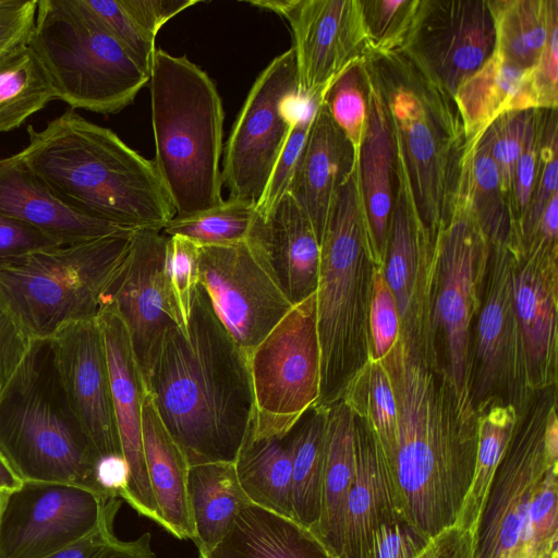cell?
<instances>
[{
	"mask_svg": "<svg viewBox=\"0 0 558 558\" xmlns=\"http://www.w3.org/2000/svg\"><path fill=\"white\" fill-rule=\"evenodd\" d=\"M398 412L397 439L385 454L403 519L430 538L454 524L477 449L471 389L458 391L447 368L410 353L400 336L381 360Z\"/></svg>",
	"mask_w": 558,
	"mask_h": 558,
	"instance_id": "obj_1",
	"label": "cell"
},
{
	"mask_svg": "<svg viewBox=\"0 0 558 558\" xmlns=\"http://www.w3.org/2000/svg\"><path fill=\"white\" fill-rule=\"evenodd\" d=\"M144 383L189 465L235 461L254 412L248 356L201 283L186 327L166 330Z\"/></svg>",
	"mask_w": 558,
	"mask_h": 558,
	"instance_id": "obj_2",
	"label": "cell"
},
{
	"mask_svg": "<svg viewBox=\"0 0 558 558\" xmlns=\"http://www.w3.org/2000/svg\"><path fill=\"white\" fill-rule=\"evenodd\" d=\"M27 134L17 157L71 209L132 230H162L175 216L154 160L110 129L70 108Z\"/></svg>",
	"mask_w": 558,
	"mask_h": 558,
	"instance_id": "obj_3",
	"label": "cell"
},
{
	"mask_svg": "<svg viewBox=\"0 0 558 558\" xmlns=\"http://www.w3.org/2000/svg\"><path fill=\"white\" fill-rule=\"evenodd\" d=\"M149 92L154 163L175 216L220 205L223 108L215 83L185 56L156 49Z\"/></svg>",
	"mask_w": 558,
	"mask_h": 558,
	"instance_id": "obj_4",
	"label": "cell"
},
{
	"mask_svg": "<svg viewBox=\"0 0 558 558\" xmlns=\"http://www.w3.org/2000/svg\"><path fill=\"white\" fill-rule=\"evenodd\" d=\"M375 267L355 165L333 197L320 239L319 405L340 399L371 357L368 312Z\"/></svg>",
	"mask_w": 558,
	"mask_h": 558,
	"instance_id": "obj_5",
	"label": "cell"
},
{
	"mask_svg": "<svg viewBox=\"0 0 558 558\" xmlns=\"http://www.w3.org/2000/svg\"><path fill=\"white\" fill-rule=\"evenodd\" d=\"M0 454L22 482L72 484L110 496L98 482L99 456L68 401L50 339H32L0 393Z\"/></svg>",
	"mask_w": 558,
	"mask_h": 558,
	"instance_id": "obj_6",
	"label": "cell"
},
{
	"mask_svg": "<svg viewBox=\"0 0 558 558\" xmlns=\"http://www.w3.org/2000/svg\"><path fill=\"white\" fill-rule=\"evenodd\" d=\"M366 63L391 120L397 159L404 172L420 225L432 239L447 223L454 203L465 141L449 97L399 51ZM452 99V98H451Z\"/></svg>",
	"mask_w": 558,
	"mask_h": 558,
	"instance_id": "obj_7",
	"label": "cell"
},
{
	"mask_svg": "<svg viewBox=\"0 0 558 558\" xmlns=\"http://www.w3.org/2000/svg\"><path fill=\"white\" fill-rule=\"evenodd\" d=\"M135 230L58 244L0 263V300L31 339L97 318Z\"/></svg>",
	"mask_w": 558,
	"mask_h": 558,
	"instance_id": "obj_8",
	"label": "cell"
},
{
	"mask_svg": "<svg viewBox=\"0 0 558 558\" xmlns=\"http://www.w3.org/2000/svg\"><path fill=\"white\" fill-rule=\"evenodd\" d=\"M28 46L57 100L71 109L113 114L149 82V73L84 0H39Z\"/></svg>",
	"mask_w": 558,
	"mask_h": 558,
	"instance_id": "obj_9",
	"label": "cell"
},
{
	"mask_svg": "<svg viewBox=\"0 0 558 558\" xmlns=\"http://www.w3.org/2000/svg\"><path fill=\"white\" fill-rule=\"evenodd\" d=\"M316 292L281 318L248 354L254 412L248 430L288 434L320 397Z\"/></svg>",
	"mask_w": 558,
	"mask_h": 558,
	"instance_id": "obj_10",
	"label": "cell"
},
{
	"mask_svg": "<svg viewBox=\"0 0 558 558\" xmlns=\"http://www.w3.org/2000/svg\"><path fill=\"white\" fill-rule=\"evenodd\" d=\"M521 414L496 469L475 534V558H532L531 512L548 472L545 449L555 387L537 392Z\"/></svg>",
	"mask_w": 558,
	"mask_h": 558,
	"instance_id": "obj_11",
	"label": "cell"
},
{
	"mask_svg": "<svg viewBox=\"0 0 558 558\" xmlns=\"http://www.w3.org/2000/svg\"><path fill=\"white\" fill-rule=\"evenodd\" d=\"M305 99L291 47L256 77L227 140L221 175L229 198L257 205Z\"/></svg>",
	"mask_w": 558,
	"mask_h": 558,
	"instance_id": "obj_12",
	"label": "cell"
},
{
	"mask_svg": "<svg viewBox=\"0 0 558 558\" xmlns=\"http://www.w3.org/2000/svg\"><path fill=\"white\" fill-rule=\"evenodd\" d=\"M490 251L471 354V393L477 413L494 402L522 413L529 389L514 305V257L510 241L489 242Z\"/></svg>",
	"mask_w": 558,
	"mask_h": 558,
	"instance_id": "obj_13",
	"label": "cell"
},
{
	"mask_svg": "<svg viewBox=\"0 0 558 558\" xmlns=\"http://www.w3.org/2000/svg\"><path fill=\"white\" fill-rule=\"evenodd\" d=\"M119 497L64 483L24 481L0 511V558H50L114 518Z\"/></svg>",
	"mask_w": 558,
	"mask_h": 558,
	"instance_id": "obj_14",
	"label": "cell"
},
{
	"mask_svg": "<svg viewBox=\"0 0 558 558\" xmlns=\"http://www.w3.org/2000/svg\"><path fill=\"white\" fill-rule=\"evenodd\" d=\"M434 319L445 335L447 371L458 391L471 389V323L478 313L490 243L468 204L456 196L436 236Z\"/></svg>",
	"mask_w": 558,
	"mask_h": 558,
	"instance_id": "obj_15",
	"label": "cell"
},
{
	"mask_svg": "<svg viewBox=\"0 0 558 558\" xmlns=\"http://www.w3.org/2000/svg\"><path fill=\"white\" fill-rule=\"evenodd\" d=\"M495 47L488 1L420 0L397 51L453 99L458 87L490 58Z\"/></svg>",
	"mask_w": 558,
	"mask_h": 558,
	"instance_id": "obj_16",
	"label": "cell"
},
{
	"mask_svg": "<svg viewBox=\"0 0 558 558\" xmlns=\"http://www.w3.org/2000/svg\"><path fill=\"white\" fill-rule=\"evenodd\" d=\"M199 283L218 319L247 356L293 307L246 241L199 246Z\"/></svg>",
	"mask_w": 558,
	"mask_h": 558,
	"instance_id": "obj_17",
	"label": "cell"
},
{
	"mask_svg": "<svg viewBox=\"0 0 558 558\" xmlns=\"http://www.w3.org/2000/svg\"><path fill=\"white\" fill-rule=\"evenodd\" d=\"M282 16L290 25L299 95L320 97L351 64L371 56L361 0L246 1Z\"/></svg>",
	"mask_w": 558,
	"mask_h": 558,
	"instance_id": "obj_18",
	"label": "cell"
},
{
	"mask_svg": "<svg viewBox=\"0 0 558 558\" xmlns=\"http://www.w3.org/2000/svg\"><path fill=\"white\" fill-rule=\"evenodd\" d=\"M167 241L162 230H135L102 300L124 323L143 378L166 330L177 325L165 287Z\"/></svg>",
	"mask_w": 558,
	"mask_h": 558,
	"instance_id": "obj_19",
	"label": "cell"
},
{
	"mask_svg": "<svg viewBox=\"0 0 558 558\" xmlns=\"http://www.w3.org/2000/svg\"><path fill=\"white\" fill-rule=\"evenodd\" d=\"M510 245L527 386L535 393L557 381V242L536 234Z\"/></svg>",
	"mask_w": 558,
	"mask_h": 558,
	"instance_id": "obj_20",
	"label": "cell"
},
{
	"mask_svg": "<svg viewBox=\"0 0 558 558\" xmlns=\"http://www.w3.org/2000/svg\"><path fill=\"white\" fill-rule=\"evenodd\" d=\"M50 341L68 401L99 458L123 457L98 318L68 324Z\"/></svg>",
	"mask_w": 558,
	"mask_h": 558,
	"instance_id": "obj_21",
	"label": "cell"
},
{
	"mask_svg": "<svg viewBox=\"0 0 558 558\" xmlns=\"http://www.w3.org/2000/svg\"><path fill=\"white\" fill-rule=\"evenodd\" d=\"M108 365L112 407L126 480L120 497L161 526V518L149 484L143 447L145 383L124 323L110 306L98 315Z\"/></svg>",
	"mask_w": 558,
	"mask_h": 558,
	"instance_id": "obj_22",
	"label": "cell"
},
{
	"mask_svg": "<svg viewBox=\"0 0 558 558\" xmlns=\"http://www.w3.org/2000/svg\"><path fill=\"white\" fill-rule=\"evenodd\" d=\"M343 398L354 414L355 473L347 500L340 558H368L374 532L404 519L385 453L362 401L352 392Z\"/></svg>",
	"mask_w": 558,
	"mask_h": 558,
	"instance_id": "obj_23",
	"label": "cell"
},
{
	"mask_svg": "<svg viewBox=\"0 0 558 558\" xmlns=\"http://www.w3.org/2000/svg\"><path fill=\"white\" fill-rule=\"evenodd\" d=\"M246 242L293 305L316 292L320 242L310 218L290 194L267 213L256 211Z\"/></svg>",
	"mask_w": 558,
	"mask_h": 558,
	"instance_id": "obj_24",
	"label": "cell"
},
{
	"mask_svg": "<svg viewBox=\"0 0 558 558\" xmlns=\"http://www.w3.org/2000/svg\"><path fill=\"white\" fill-rule=\"evenodd\" d=\"M366 71L367 121L356 155V171L373 258L376 266L384 267L395 202L392 177L397 172V148L386 102Z\"/></svg>",
	"mask_w": 558,
	"mask_h": 558,
	"instance_id": "obj_25",
	"label": "cell"
},
{
	"mask_svg": "<svg viewBox=\"0 0 558 558\" xmlns=\"http://www.w3.org/2000/svg\"><path fill=\"white\" fill-rule=\"evenodd\" d=\"M0 213L41 231L61 244L132 230L71 209L47 189L16 154L0 159Z\"/></svg>",
	"mask_w": 558,
	"mask_h": 558,
	"instance_id": "obj_26",
	"label": "cell"
},
{
	"mask_svg": "<svg viewBox=\"0 0 558 558\" xmlns=\"http://www.w3.org/2000/svg\"><path fill=\"white\" fill-rule=\"evenodd\" d=\"M355 165L352 145L320 100L288 193L310 218L319 242L333 197Z\"/></svg>",
	"mask_w": 558,
	"mask_h": 558,
	"instance_id": "obj_27",
	"label": "cell"
},
{
	"mask_svg": "<svg viewBox=\"0 0 558 558\" xmlns=\"http://www.w3.org/2000/svg\"><path fill=\"white\" fill-rule=\"evenodd\" d=\"M465 145L476 141L500 116L539 108L534 68H521L495 49L453 96Z\"/></svg>",
	"mask_w": 558,
	"mask_h": 558,
	"instance_id": "obj_28",
	"label": "cell"
},
{
	"mask_svg": "<svg viewBox=\"0 0 558 558\" xmlns=\"http://www.w3.org/2000/svg\"><path fill=\"white\" fill-rule=\"evenodd\" d=\"M142 414L146 469L160 513L161 526L180 539L193 541L194 525L187 494V460L163 426L147 391Z\"/></svg>",
	"mask_w": 558,
	"mask_h": 558,
	"instance_id": "obj_29",
	"label": "cell"
},
{
	"mask_svg": "<svg viewBox=\"0 0 558 558\" xmlns=\"http://www.w3.org/2000/svg\"><path fill=\"white\" fill-rule=\"evenodd\" d=\"M199 558H337L311 530L251 504L226 536Z\"/></svg>",
	"mask_w": 558,
	"mask_h": 558,
	"instance_id": "obj_30",
	"label": "cell"
},
{
	"mask_svg": "<svg viewBox=\"0 0 558 558\" xmlns=\"http://www.w3.org/2000/svg\"><path fill=\"white\" fill-rule=\"evenodd\" d=\"M327 408L322 512L315 534L340 558L347 500L355 473L354 414L343 397Z\"/></svg>",
	"mask_w": 558,
	"mask_h": 558,
	"instance_id": "obj_31",
	"label": "cell"
},
{
	"mask_svg": "<svg viewBox=\"0 0 558 558\" xmlns=\"http://www.w3.org/2000/svg\"><path fill=\"white\" fill-rule=\"evenodd\" d=\"M187 494L199 557L228 533L236 514L252 502L243 492L234 462L190 465Z\"/></svg>",
	"mask_w": 558,
	"mask_h": 558,
	"instance_id": "obj_32",
	"label": "cell"
},
{
	"mask_svg": "<svg viewBox=\"0 0 558 558\" xmlns=\"http://www.w3.org/2000/svg\"><path fill=\"white\" fill-rule=\"evenodd\" d=\"M234 466L252 504L292 519V429L274 436H257L247 429Z\"/></svg>",
	"mask_w": 558,
	"mask_h": 558,
	"instance_id": "obj_33",
	"label": "cell"
},
{
	"mask_svg": "<svg viewBox=\"0 0 558 558\" xmlns=\"http://www.w3.org/2000/svg\"><path fill=\"white\" fill-rule=\"evenodd\" d=\"M327 409L315 404L292 428V519L314 534L322 512Z\"/></svg>",
	"mask_w": 558,
	"mask_h": 558,
	"instance_id": "obj_34",
	"label": "cell"
},
{
	"mask_svg": "<svg viewBox=\"0 0 558 558\" xmlns=\"http://www.w3.org/2000/svg\"><path fill=\"white\" fill-rule=\"evenodd\" d=\"M488 2L495 23V49L521 68H535L545 47L550 23L558 15V1Z\"/></svg>",
	"mask_w": 558,
	"mask_h": 558,
	"instance_id": "obj_35",
	"label": "cell"
},
{
	"mask_svg": "<svg viewBox=\"0 0 558 558\" xmlns=\"http://www.w3.org/2000/svg\"><path fill=\"white\" fill-rule=\"evenodd\" d=\"M520 416L514 405L500 402H495L478 413L474 473L454 522V525L474 535L496 469Z\"/></svg>",
	"mask_w": 558,
	"mask_h": 558,
	"instance_id": "obj_36",
	"label": "cell"
},
{
	"mask_svg": "<svg viewBox=\"0 0 558 558\" xmlns=\"http://www.w3.org/2000/svg\"><path fill=\"white\" fill-rule=\"evenodd\" d=\"M52 100L54 88L28 44L0 58V133L21 126Z\"/></svg>",
	"mask_w": 558,
	"mask_h": 558,
	"instance_id": "obj_37",
	"label": "cell"
},
{
	"mask_svg": "<svg viewBox=\"0 0 558 558\" xmlns=\"http://www.w3.org/2000/svg\"><path fill=\"white\" fill-rule=\"evenodd\" d=\"M255 216L256 205L228 198L202 213L174 216L162 232L185 238L198 246L236 244L247 240Z\"/></svg>",
	"mask_w": 558,
	"mask_h": 558,
	"instance_id": "obj_38",
	"label": "cell"
},
{
	"mask_svg": "<svg viewBox=\"0 0 558 558\" xmlns=\"http://www.w3.org/2000/svg\"><path fill=\"white\" fill-rule=\"evenodd\" d=\"M364 60L347 68L322 95V101L352 145L355 157L367 121L368 77Z\"/></svg>",
	"mask_w": 558,
	"mask_h": 558,
	"instance_id": "obj_39",
	"label": "cell"
},
{
	"mask_svg": "<svg viewBox=\"0 0 558 558\" xmlns=\"http://www.w3.org/2000/svg\"><path fill=\"white\" fill-rule=\"evenodd\" d=\"M199 284V246L179 236H168L165 258V287L175 324L187 325L193 298Z\"/></svg>",
	"mask_w": 558,
	"mask_h": 558,
	"instance_id": "obj_40",
	"label": "cell"
},
{
	"mask_svg": "<svg viewBox=\"0 0 558 558\" xmlns=\"http://www.w3.org/2000/svg\"><path fill=\"white\" fill-rule=\"evenodd\" d=\"M536 109L511 111L498 117L483 133L497 165L501 191L510 204L514 171Z\"/></svg>",
	"mask_w": 558,
	"mask_h": 558,
	"instance_id": "obj_41",
	"label": "cell"
},
{
	"mask_svg": "<svg viewBox=\"0 0 558 558\" xmlns=\"http://www.w3.org/2000/svg\"><path fill=\"white\" fill-rule=\"evenodd\" d=\"M320 100L322 96L305 99L300 107L265 191L256 205L258 214L267 213L289 193L291 181Z\"/></svg>",
	"mask_w": 558,
	"mask_h": 558,
	"instance_id": "obj_42",
	"label": "cell"
},
{
	"mask_svg": "<svg viewBox=\"0 0 558 558\" xmlns=\"http://www.w3.org/2000/svg\"><path fill=\"white\" fill-rule=\"evenodd\" d=\"M420 0H361L371 56L397 50ZM368 57V58H369Z\"/></svg>",
	"mask_w": 558,
	"mask_h": 558,
	"instance_id": "obj_43",
	"label": "cell"
},
{
	"mask_svg": "<svg viewBox=\"0 0 558 558\" xmlns=\"http://www.w3.org/2000/svg\"><path fill=\"white\" fill-rule=\"evenodd\" d=\"M371 359L381 361L400 336V317L383 267H375L368 312Z\"/></svg>",
	"mask_w": 558,
	"mask_h": 558,
	"instance_id": "obj_44",
	"label": "cell"
},
{
	"mask_svg": "<svg viewBox=\"0 0 558 558\" xmlns=\"http://www.w3.org/2000/svg\"><path fill=\"white\" fill-rule=\"evenodd\" d=\"M100 17L110 32L125 47L135 62L150 73L155 53V38L150 37L134 20L121 0H84Z\"/></svg>",
	"mask_w": 558,
	"mask_h": 558,
	"instance_id": "obj_45",
	"label": "cell"
},
{
	"mask_svg": "<svg viewBox=\"0 0 558 558\" xmlns=\"http://www.w3.org/2000/svg\"><path fill=\"white\" fill-rule=\"evenodd\" d=\"M546 128L547 140L542 151L539 149L543 166L539 182L537 189L533 191L527 210L517 229L518 239L521 242H526L536 235L544 207L550 197L557 193V122L555 113H553Z\"/></svg>",
	"mask_w": 558,
	"mask_h": 558,
	"instance_id": "obj_46",
	"label": "cell"
},
{
	"mask_svg": "<svg viewBox=\"0 0 558 558\" xmlns=\"http://www.w3.org/2000/svg\"><path fill=\"white\" fill-rule=\"evenodd\" d=\"M558 468H553L539 492L531 512L532 558L558 553Z\"/></svg>",
	"mask_w": 558,
	"mask_h": 558,
	"instance_id": "obj_47",
	"label": "cell"
},
{
	"mask_svg": "<svg viewBox=\"0 0 558 558\" xmlns=\"http://www.w3.org/2000/svg\"><path fill=\"white\" fill-rule=\"evenodd\" d=\"M428 539L405 520L386 523L374 532L368 558H421Z\"/></svg>",
	"mask_w": 558,
	"mask_h": 558,
	"instance_id": "obj_48",
	"label": "cell"
},
{
	"mask_svg": "<svg viewBox=\"0 0 558 558\" xmlns=\"http://www.w3.org/2000/svg\"><path fill=\"white\" fill-rule=\"evenodd\" d=\"M38 0H0V58L28 44Z\"/></svg>",
	"mask_w": 558,
	"mask_h": 558,
	"instance_id": "obj_49",
	"label": "cell"
},
{
	"mask_svg": "<svg viewBox=\"0 0 558 558\" xmlns=\"http://www.w3.org/2000/svg\"><path fill=\"white\" fill-rule=\"evenodd\" d=\"M58 244L53 238L0 213V263Z\"/></svg>",
	"mask_w": 558,
	"mask_h": 558,
	"instance_id": "obj_50",
	"label": "cell"
},
{
	"mask_svg": "<svg viewBox=\"0 0 558 558\" xmlns=\"http://www.w3.org/2000/svg\"><path fill=\"white\" fill-rule=\"evenodd\" d=\"M537 111V110H536ZM536 112L530 124L523 150L518 159L512 187V207H515L521 219L525 215L535 185L537 174V156L541 135Z\"/></svg>",
	"mask_w": 558,
	"mask_h": 558,
	"instance_id": "obj_51",
	"label": "cell"
},
{
	"mask_svg": "<svg viewBox=\"0 0 558 558\" xmlns=\"http://www.w3.org/2000/svg\"><path fill=\"white\" fill-rule=\"evenodd\" d=\"M32 339L0 300V393L28 351Z\"/></svg>",
	"mask_w": 558,
	"mask_h": 558,
	"instance_id": "obj_52",
	"label": "cell"
},
{
	"mask_svg": "<svg viewBox=\"0 0 558 558\" xmlns=\"http://www.w3.org/2000/svg\"><path fill=\"white\" fill-rule=\"evenodd\" d=\"M534 80L539 108L555 110L558 81V15L550 23L545 47L534 68Z\"/></svg>",
	"mask_w": 558,
	"mask_h": 558,
	"instance_id": "obj_53",
	"label": "cell"
},
{
	"mask_svg": "<svg viewBox=\"0 0 558 558\" xmlns=\"http://www.w3.org/2000/svg\"><path fill=\"white\" fill-rule=\"evenodd\" d=\"M137 24L153 38L180 12L198 3L197 0H121Z\"/></svg>",
	"mask_w": 558,
	"mask_h": 558,
	"instance_id": "obj_54",
	"label": "cell"
},
{
	"mask_svg": "<svg viewBox=\"0 0 558 558\" xmlns=\"http://www.w3.org/2000/svg\"><path fill=\"white\" fill-rule=\"evenodd\" d=\"M421 558H475V535L451 525L430 537Z\"/></svg>",
	"mask_w": 558,
	"mask_h": 558,
	"instance_id": "obj_55",
	"label": "cell"
},
{
	"mask_svg": "<svg viewBox=\"0 0 558 558\" xmlns=\"http://www.w3.org/2000/svg\"><path fill=\"white\" fill-rule=\"evenodd\" d=\"M114 518L105 521L96 531L71 544L50 558H94L114 536Z\"/></svg>",
	"mask_w": 558,
	"mask_h": 558,
	"instance_id": "obj_56",
	"label": "cell"
},
{
	"mask_svg": "<svg viewBox=\"0 0 558 558\" xmlns=\"http://www.w3.org/2000/svg\"><path fill=\"white\" fill-rule=\"evenodd\" d=\"M150 541L149 533L131 542L113 537L94 558H156Z\"/></svg>",
	"mask_w": 558,
	"mask_h": 558,
	"instance_id": "obj_57",
	"label": "cell"
},
{
	"mask_svg": "<svg viewBox=\"0 0 558 558\" xmlns=\"http://www.w3.org/2000/svg\"><path fill=\"white\" fill-rule=\"evenodd\" d=\"M536 234H539L547 241L557 242L558 192L555 193L545 205Z\"/></svg>",
	"mask_w": 558,
	"mask_h": 558,
	"instance_id": "obj_58",
	"label": "cell"
},
{
	"mask_svg": "<svg viewBox=\"0 0 558 558\" xmlns=\"http://www.w3.org/2000/svg\"><path fill=\"white\" fill-rule=\"evenodd\" d=\"M21 484L22 481L0 454V489L10 492L17 488Z\"/></svg>",
	"mask_w": 558,
	"mask_h": 558,
	"instance_id": "obj_59",
	"label": "cell"
},
{
	"mask_svg": "<svg viewBox=\"0 0 558 558\" xmlns=\"http://www.w3.org/2000/svg\"><path fill=\"white\" fill-rule=\"evenodd\" d=\"M5 494H7L5 490H1L0 489V511H1V507H2V504H3L4 497H5Z\"/></svg>",
	"mask_w": 558,
	"mask_h": 558,
	"instance_id": "obj_60",
	"label": "cell"
},
{
	"mask_svg": "<svg viewBox=\"0 0 558 558\" xmlns=\"http://www.w3.org/2000/svg\"><path fill=\"white\" fill-rule=\"evenodd\" d=\"M542 558H558V553L551 554V555H547V556H544Z\"/></svg>",
	"mask_w": 558,
	"mask_h": 558,
	"instance_id": "obj_61",
	"label": "cell"
}]
</instances>
